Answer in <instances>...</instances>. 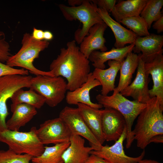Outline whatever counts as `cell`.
Instances as JSON below:
<instances>
[{
	"label": "cell",
	"instance_id": "1",
	"mask_svg": "<svg viewBox=\"0 0 163 163\" xmlns=\"http://www.w3.org/2000/svg\"><path fill=\"white\" fill-rule=\"evenodd\" d=\"M76 43L74 40L67 42L66 47L61 49L59 54L50 66L54 76L66 79L67 90L71 91L85 83L91 72L90 61Z\"/></svg>",
	"mask_w": 163,
	"mask_h": 163
},
{
	"label": "cell",
	"instance_id": "2",
	"mask_svg": "<svg viewBox=\"0 0 163 163\" xmlns=\"http://www.w3.org/2000/svg\"><path fill=\"white\" fill-rule=\"evenodd\" d=\"M147 107L138 116L132 130L137 147L144 149L155 136L163 135V107L156 97L151 98Z\"/></svg>",
	"mask_w": 163,
	"mask_h": 163
},
{
	"label": "cell",
	"instance_id": "3",
	"mask_svg": "<svg viewBox=\"0 0 163 163\" xmlns=\"http://www.w3.org/2000/svg\"><path fill=\"white\" fill-rule=\"evenodd\" d=\"M21 44L20 50L9 57L6 62V64L12 67L18 66L23 68L36 76H54L50 71H44L39 70L34 66L33 63L34 60L38 57L40 53L48 47L50 44L48 41L36 40L31 34L26 33L23 35Z\"/></svg>",
	"mask_w": 163,
	"mask_h": 163
},
{
	"label": "cell",
	"instance_id": "4",
	"mask_svg": "<svg viewBox=\"0 0 163 163\" xmlns=\"http://www.w3.org/2000/svg\"><path fill=\"white\" fill-rule=\"evenodd\" d=\"M96 98L98 103L104 108L114 109L123 116L127 130L126 147L129 148L134 140L132 135V126L135 119L147 107V104L129 100L119 92L113 93L110 96L98 94Z\"/></svg>",
	"mask_w": 163,
	"mask_h": 163
},
{
	"label": "cell",
	"instance_id": "5",
	"mask_svg": "<svg viewBox=\"0 0 163 163\" xmlns=\"http://www.w3.org/2000/svg\"><path fill=\"white\" fill-rule=\"evenodd\" d=\"M97 5L92 0H83L80 5L75 7L64 4L59 5V9L65 19L69 21L78 20L82 23L74 34V40L80 44L87 36L90 28L97 23L104 22L96 10Z\"/></svg>",
	"mask_w": 163,
	"mask_h": 163
},
{
	"label": "cell",
	"instance_id": "6",
	"mask_svg": "<svg viewBox=\"0 0 163 163\" xmlns=\"http://www.w3.org/2000/svg\"><path fill=\"white\" fill-rule=\"evenodd\" d=\"M37 130L35 126L27 132L7 129L0 132V142L6 144L9 149L17 154L37 157L44 151V146L38 137Z\"/></svg>",
	"mask_w": 163,
	"mask_h": 163
},
{
	"label": "cell",
	"instance_id": "7",
	"mask_svg": "<svg viewBox=\"0 0 163 163\" xmlns=\"http://www.w3.org/2000/svg\"><path fill=\"white\" fill-rule=\"evenodd\" d=\"M29 88L44 97L45 103L51 107L63 101L68 90L67 82L63 77L46 75L32 77Z\"/></svg>",
	"mask_w": 163,
	"mask_h": 163
},
{
	"label": "cell",
	"instance_id": "8",
	"mask_svg": "<svg viewBox=\"0 0 163 163\" xmlns=\"http://www.w3.org/2000/svg\"><path fill=\"white\" fill-rule=\"evenodd\" d=\"M32 77L14 75L0 78V132L7 129L6 119L9 115L7 102L17 90L30 88Z\"/></svg>",
	"mask_w": 163,
	"mask_h": 163
},
{
	"label": "cell",
	"instance_id": "9",
	"mask_svg": "<svg viewBox=\"0 0 163 163\" xmlns=\"http://www.w3.org/2000/svg\"><path fill=\"white\" fill-rule=\"evenodd\" d=\"M59 117L64 122L72 134L86 139L94 150H100L102 145L89 129L78 108L66 106L60 112Z\"/></svg>",
	"mask_w": 163,
	"mask_h": 163
},
{
	"label": "cell",
	"instance_id": "10",
	"mask_svg": "<svg viewBox=\"0 0 163 163\" xmlns=\"http://www.w3.org/2000/svg\"><path fill=\"white\" fill-rule=\"evenodd\" d=\"M37 134L40 141L44 145L69 142L72 133L59 117L46 120L41 124L37 129Z\"/></svg>",
	"mask_w": 163,
	"mask_h": 163
},
{
	"label": "cell",
	"instance_id": "11",
	"mask_svg": "<svg viewBox=\"0 0 163 163\" xmlns=\"http://www.w3.org/2000/svg\"><path fill=\"white\" fill-rule=\"evenodd\" d=\"M138 55L139 63L136 77L120 93L124 97H131L135 101L147 104L151 99L148 87L150 79L145 68V62L142 60L140 53Z\"/></svg>",
	"mask_w": 163,
	"mask_h": 163
},
{
	"label": "cell",
	"instance_id": "12",
	"mask_svg": "<svg viewBox=\"0 0 163 163\" xmlns=\"http://www.w3.org/2000/svg\"><path fill=\"white\" fill-rule=\"evenodd\" d=\"M126 127L120 138L113 145L102 146L100 150H92L90 154H94L106 160L109 163H137L143 159L145 154L144 150L139 156L133 157L127 155L125 153L123 143L126 139Z\"/></svg>",
	"mask_w": 163,
	"mask_h": 163
},
{
	"label": "cell",
	"instance_id": "13",
	"mask_svg": "<svg viewBox=\"0 0 163 163\" xmlns=\"http://www.w3.org/2000/svg\"><path fill=\"white\" fill-rule=\"evenodd\" d=\"M101 126L105 140L115 142L121 136L126 124L124 117L119 111L105 107L102 115Z\"/></svg>",
	"mask_w": 163,
	"mask_h": 163
},
{
	"label": "cell",
	"instance_id": "14",
	"mask_svg": "<svg viewBox=\"0 0 163 163\" xmlns=\"http://www.w3.org/2000/svg\"><path fill=\"white\" fill-rule=\"evenodd\" d=\"M133 51L140 53V57L145 62H149L158 54L163 53V36L153 34L144 37L138 36L134 43Z\"/></svg>",
	"mask_w": 163,
	"mask_h": 163
},
{
	"label": "cell",
	"instance_id": "15",
	"mask_svg": "<svg viewBox=\"0 0 163 163\" xmlns=\"http://www.w3.org/2000/svg\"><path fill=\"white\" fill-rule=\"evenodd\" d=\"M107 27L104 22L96 24L90 28L88 34L83 39L80 44V50L87 59L94 51L100 50L102 52L107 51V48L105 45L106 41L104 35Z\"/></svg>",
	"mask_w": 163,
	"mask_h": 163
},
{
	"label": "cell",
	"instance_id": "16",
	"mask_svg": "<svg viewBox=\"0 0 163 163\" xmlns=\"http://www.w3.org/2000/svg\"><path fill=\"white\" fill-rule=\"evenodd\" d=\"M96 10L104 22L113 31L115 38L114 46L116 48H123L127 44L134 43L138 37L136 34L114 20L105 9L97 7Z\"/></svg>",
	"mask_w": 163,
	"mask_h": 163
},
{
	"label": "cell",
	"instance_id": "17",
	"mask_svg": "<svg viewBox=\"0 0 163 163\" xmlns=\"http://www.w3.org/2000/svg\"><path fill=\"white\" fill-rule=\"evenodd\" d=\"M100 85V82L94 78L92 72H90L87 81L81 86L73 91L67 92L65 97L66 102L70 105L82 103L94 108H101L103 107L102 105L91 101L90 95L91 90Z\"/></svg>",
	"mask_w": 163,
	"mask_h": 163
},
{
	"label": "cell",
	"instance_id": "18",
	"mask_svg": "<svg viewBox=\"0 0 163 163\" xmlns=\"http://www.w3.org/2000/svg\"><path fill=\"white\" fill-rule=\"evenodd\" d=\"M145 68L151 75L153 85L149 90L150 98L156 97L161 106L163 107V55L158 54L151 61L145 63Z\"/></svg>",
	"mask_w": 163,
	"mask_h": 163
},
{
	"label": "cell",
	"instance_id": "19",
	"mask_svg": "<svg viewBox=\"0 0 163 163\" xmlns=\"http://www.w3.org/2000/svg\"><path fill=\"white\" fill-rule=\"evenodd\" d=\"M69 142L62 156L64 163H85L93 148L85 146L84 139L78 135L72 134Z\"/></svg>",
	"mask_w": 163,
	"mask_h": 163
},
{
	"label": "cell",
	"instance_id": "20",
	"mask_svg": "<svg viewBox=\"0 0 163 163\" xmlns=\"http://www.w3.org/2000/svg\"><path fill=\"white\" fill-rule=\"evenodd\" d=\"M134 45V43L122 48L113 47L109 51L104 52L94 51L91 54L88 59L92 62L95 68L104 69L105 63L107 61L115 60L122 62L128 54L132 52Z\"/></svg>",
	"mask_w": 163,
	"mask_h": 163
},
{
	"label": "cell",
	"instance_id": "21",
	"mask_svg": "<svg viewBox=\"0 0 163 163\" xmlns=\"http://www.w3.org/2000/svg\"><path fill=\"white\" fill-rule=\"evenodd\" d=\"M77 105L87 126L102 145L105 141L102 133L101 126L103 109L94 108L82 103H78Z\"/></svg>",
	"mask_w": 163,
	"mask_h": 163
},
{
	"label": "cell",
	"instance_id": "22",
	"mask_svg": "<svg viewBox=\"0 0 163 163\" xmlns=\"http://www.w3.org/2000/svg\"><path fill=\"white\" fill-rule=\"evenodd\" d=\"M122 63L115 60H109L107 62L109 68L106 69L95 68L92 72L93 76L100 82L102 86L101 95H107L113 91L115 78Z\"/></svg>",
	"mask_w": 163,
	"mask_h": 163
},
{
	"label": "cell",
	"instance_id": "23",
	"mask_svg": "<svg viewBox=\"0 0 163 163\" xmlns=\"http://www.w3.org/2000/svg\"><path fill=\"white\" fill-rule=\"evenodd\" d=\"M12 112V115L6 124L7 129L12 131H19L37 113L36 108L26 104L17 105Z\"/></svg>",
	"mask_w": 163,
	"mask_h": 163
},
{
	"label": "cell",
	"instance_id": "24",
	"mask_svg": "<svg viewBox=\"0 0 163 163\" xmlns=\"http://www.w3.org/2000/svg\"><path fill=\"white\" fill-rule=\"evenodd\" d=\"M148 0L121 1L116 4L111 12L116 21L120 23L122 19L140 15Z\"/></svg>",
	"mask_w": 163,
	"mask_h": 163
},
{
	"label": "cell",
	"instance_id": "25",
	"mask_svg": "<svg viewBox=\"0 0 163 163\" xmlns=\"http://www.w3.org/2000/svg\"><path fill=\"white\" fill-rule=\"evenodd\" d=\"M139 56L131 52L122 62L120 69V77L118 85L115 88L113 93H120L131 83L133 75L137 69L139 63Z\"/></svg>",
	"mask_w": 163,
	"mask_h": 163
},
{
	"label": "cell",
	"instance_id": "26",
	"mask_svg": "<svg viewBox=\"0 0 163 163\" xmlns=\"http://www.w3.org/2000/svg\"><path fill=\"white\" fill-rule=\"evenodd\" d=\"M12 101L11 110L12 112L15 107L21 104H26L36 109L40 108L45 103V98L43 96L30 89L25 91L22 88L16 91L10 98Z\"/></svg>",
	"mask_w": 163,
	"mask_h": 163
},
{
	"label": "cell",
	"instance_id": "27",
	"mask_svg": "<svg viewBox=\"0 0 163 163\" xmlns=\"http://www.w3.org/2000/svg\"><path fill=\"white\" fill-rule=\"evenodd\" d=\"M70 144V142L55 145L52 146H45L42 154L33 157L32 163H64L62 156Z\"/></svg>",
	"mask_w": 163,
	"mask_h": 163
},
{
	"label": "cell",
	"instance_id": "28",
	"mask_svg": "<svg viewBox=\"0 0 163 163\" xmlns=\"http://www.w3.org/2000/svg\"><path fill=\"white\" fill-rule=\"evenodd\" d=\"M163 5V0H148L140 15L146 21L149 30L153 22L163 16L161 11Z\"/></svg>",
	"mask_w": 163,
	"mask_h": 163
},
{
	"label": "cell",
	"instance_id": "29",
	"mask_svg": "<svg viewBox=\"0 0 163 163\" xmlns=\"http://www.w3.org/2000/svg\"><path fill=\"white\" fill-rule=\"evenodd\" d=\"M120 23L126 25L138 37H144L150 34L147 23L140 15L125 18Z\"/></svg>",
	"mask_w": 163,
	"mask_h": 163
},
{
	"label": "cell",
	"instance_id": "30",
	"mask_svg": "<svg viewBox=\"0 0 163 163\" xmlns=\"http://www.w3.org/2000/svg\"><path fill=\"white\" fill-rule=\"evenodd\" d=\"M33 158L28 154H17L9 149L0 150V163H30Z\"/></svg>",
	"mask_w": 163,
	"mask_h": 163
},
{
	"label": "cell",
	"instance_id": "31",
	"mask_svg": "<svg viewBox=\"0 0 163 163\" xmlns=\"http://www.w3.org/2000/svg\"><path fill=\"white\" fill-rule=\"evenodd\" d=\"M11 55L9 44L5 40V34L0 31V62H6Z\"/></svg>",
	"mask_w": 163,
	"mask_h": 163
},
{
	"label": "cell",
	"instance_id": "32",
	"mask_svg": "<svg viewBox=\"0 0 163 163\" xmlns=\"http://www.w3.org/2000/svg\"><path fill=\"white\" fill-rule=\"evenodd\" d=\"M29 71L24 69H17L0 62V78L6 75H28Z\"/></svg>",
	"mask_w": 163,
	"mask_h": 163
},
{
	"label": "cell",
	"instance_id": "33",
	"mask_svg": "<svg viewBox=\"0 0 163 163\" xmlns=\"http://www.w3.org/2000/svg\"><path fill=\"white\" fill-rule=\"evenodd\" d=\"M92 1L98 8L104 9L108 13L111 12L116 2V0H94Z\"/></svg>",
	"mask_w": 163,
	"mask_h": 163
},
{
	"label": "cell",
	"instance_id": "34",
	"mask_svg": "<svg viewBox=\"0 0 163 163\" xmlns=\"http://www.w3.org/2000/svg\"><path fill=\"white\" fill-rule=\"evenodd\" d=\"M85 163H109L106 160L97 155L91 154Z\"/></svg>",
	"mask_w": 163,
	"mask_h": 163
},
{
	"label": "cell",
	"instance_id": "35",
	"mask_svg": "<svg viewBox=\"0 0 163 163\" xmlns=\"http://www.w3.org/2000/svg\"><path fill=\"white\" fill-rule=\"evenodd\" d=\"M152 28L156 30L158 33L159 34L163 31V16L155 22L152 26Z\"/></svg>",
	"mask_w": 163,
	"mask_h": 163
},
{
	"label": "cell",
	"instance_id": "36",
	"mask_svg": "<svg viewBox=\"0 0 163 163\" xmlns=\"http://www.w3.org/2000/svg\"><path fill=\"white\" fill-rule=\"evenodd\" d=\"M43 33L44 31L43 30L34 27L31 35L33 38L35 40L41 41L44 39Z\"/></svg>",
	"mask_w": 163,
	"mask_h": 163
},
{
	"label": "cell",
	"instance_id": "37",
	"mask_svg": "<svg viewBox=\"0 0 163 163\" xmlns=\"http://www.w3.org/2000/svg\"><path fill=\"white\" fill-rule=\"evenodd\" d=\"M43 38L45 40L48 41L52 40L53 38V35L50 31L46 30L44 31Z\"/></svg>",
	"mask_w": 163,
	"mask_h": 163
},
{
	"label": "cell",
	"instance_id": "38",
	"mask_svg": "<svg viewBox=\"0 0 163 163\" xmlns=\"http://www.w3.org/2000/svg\"><path fill=\"white\" fill-rule=\"evenodd\" d=\"M83 0H69L68 1L69 5L70 6L75 7L79 6L82 3Z\"/></svg>",
	"mask_w": 163,
	"mask_h": 163
},
{
	"label": "cell",
	"instance_id": "39",
	"mask_svg": "<svg viewBox=\"0 0 163 163\" xmlns=\"http://www.w3.org/2000/svg\"><path fill=\"white\" fill-rule=\"evenodd\" d=\"M151 142L162 143L163 142V135L157 136L152 140Z\"/></svg>",
	"mask_w": 163,
	"mask_h": 163
},
{
	"label": "cell",
	"instance_id": "40",
	"mask_svg": "<svg viewBox=\"0 0 163 163\" xmlns=\"http://www.w3.org/2000/svg\"><path fill=\"white\" fill-rule=\"evenodd\" d=\"M137 163H161L157 161L151 159H141Z\"/></svg>",
	"mask_w": 163,
	"mask_h": 163
}]
</instances>
